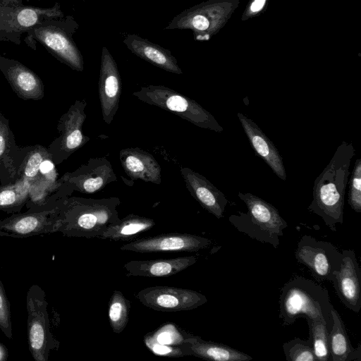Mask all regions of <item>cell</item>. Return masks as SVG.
Here are the masks:
<instances>
[{
    "label": "cell",
    "mask_w": 361,
    "mask_h": 361,
    "mask_svg": "<svg viewBox=\"0 0 361 361\" xmlns=\"http://www.w3.org/2000/svg\"><path fill=\"white\" fill-rule=\"evenodd\" d=\"M51 157L48 149L42 145L29 146L18 171V180L27 183L29 185V192L34 191L39 186L41 164Z\"/></svg>",
    "instance_id": "cell-27"
},
{
    "label": "cell",
    "mask_w": 361,
    "mask_h": 361,
    "mask_svg": "<svg viewBox=\"0 0 361 361\" xmlns=\"http://www.w3.org/2000/svg\"><path fill=\"white\" fill-rule=\"evenodd\" d=\"M0 329L9 339L13 338L10 302L0 280Z\"/></svg>",
    "instance_id": "cell-35"
},
{
    "label": "cell",
    "mask_w": 361,
    "mask_h": 361,
    "mask_svg": "<svg viewBox=\"0 0 361 361\" xmlns=\"http://www.w3.org/2000/svg\"><path fill=\"white\" fill-rule=\"evenodd\" d=\"M188 355L212 361H250L252 357L230 346L207 341L200 337L189 335L188 341L182 344Z\"/></svg>",
    "instance_id": "cell-24"
},
{
    "label": "cell",
    "mask_w": 361,
    "mask_h": 361,
    "mask_svg": "<svg viewBox=\"0 0 361 361\" xmlns=\"http://www.w3.org/2000/svg\"><path fill=\"white\" fill-rule=\"evenodd\" d=\"M8 356L7 348L0 343V361L6 360Z\"/></svg>",
    "instance_id": "cell-37"
},
{
    "label": "cell",
    "mask_w": 361,
    "mask_h": 361,
    "mask_svg": "<svg viewBox=\"0 0 361 361\" xmlns=\"http://www.w3.org/2000/svg\"><path fill=\"white\" fill-rule=\"evenodd\" d=\"M266 0H255L250 7L251 11L253 12L258 11L262 9Z\"/></svg>",
    "instance_id": "cell-36"
},
{
    "label": "cell",
    "mask_w": 361,
    "mask_h": 361,
    "mask_svg": "<svg viewBox=\"0 0 361 361\" xmlns=\"http://www.w3.org/2000/svg\"><path fill=\"white\" fill-rule=\"evenodd\" d=\"M119 158L126 173L132 180L161 183V166L151 154L137 147L126 148L120 151Z\"/></svg>",
    "instance_id": "cell-21"
},
{
    "label": "cell",
    "mask_w": 361,
    "mask_h": 361,
    "mask_svg": "<svg viewBox=\"0 0 361 361\" xmlns=\"http://www.w3.org/2000/svg\"><path fill=\"white\" fill-rule=\"evenodd\" d=\"M180 171L192 197L215 217L222 218L228 203L225 195L199 173L188 167H180Z\"/></svg>",
    "instance_id": "cell-18"
},
{
    "label": "cell",
    "mask_w": 361,
    "mask_h": 361,
    "mask_svg": "<svg viewBox=\"0 0 361 361\" xmlns=\"http://www.w3.org/2000/svg\"><path fill=\"white\" fill-rule=\"evenodd\" d=\"M348 202L352 209L361 213V159L355 160L350 180Z\"/></svg>",
    "instance_id": "cell-33"
},
{
    "label": "cell",
    "mask_w": 361,
    "mask_h": 361,
    "mask_svg": "<svg viewBox=\"0 0 361 361\" xmlns=\"http://www.w3.org/2000/svg\"><path fill=\"white\" fill-rule=\"evenodd\" d=\"M59 3L41 8L25 5L23 0H0V41L21 44V37L44 20L62 18Z\"/></svg>",
    "instance_id": "cell-7"
},
{
    "label": "cell",
    "mask_w": 361,
    "mask_h": 361,
    "mask_svg": "<svg viewBox=\"0 0 361 361\" xmlns=\"http://www.w3.org/2000/svg\"><path fill=\"white\" fill-rule=\"evenodd\" d=\"M130 308V301L122 292L114 290L109 302V319L115 334H121L128 322Z\"/></svg>",
    "instance_id": "cell-29"
},
{
    "label": "cell",
    "mask_w": 361,
    "mask_h": 361,
    "mask_svg": "<svg viewBox=\"0 0 361 361\" xmlns=\"http://www.w3.org/2000/svg\"><path fill=\"white\" fill-rule=\"evenodd\" d=\"M332 326L329 331L330 360L332 361H361V344L354 348L347 335L345 327L339 314L331 310Z\"/></svg>",
    "instance_id": "cell-25"
},
{
    "label": "cell",
    "mask_w": 361,
    "mask_h": 361,
    "mask_svg": "<svg viewBox=\"0 0 361 361\" xmlns=\"http://www.w3.org/2000/svg\"><path fill=\"white\" fill-rule=\"evenodd\" d=\"M136 297L143 305L161 312L192 310L207 302L206 296L199 292L161 286L143 288Z\"/></svg>",
    "instance_id": "cell-12"
},
{
    "label": "cell",
    "mask_w": 361,
    "mask_h": 361,
    "mask_svg": "<svg viewBox=\"0 0 361 361\" xmlns=\"http://www.w3.org/2000/svg\"><path fill=\"white\" fill-rule=\"evenodd\" d=\"M146 346L155 355L170 357L186 356L187 353L183 345H171L155 341L149 334L145 336Z\"/></svg>",
    "instance_id": "cell-34"
},
{
    "label": "cell",
    "mask_w": 361,
    "mask_h": 361,
    "mask_svg": "<svg viewBox=\"0 0 361 361\" xmlns=\"http://www.w3.org/2000/svg\"><path fill=\"white\" fill-rule=\"evenodd\" d=\"M237 116L256 154L279 178L286 180V173L283 158L274 143L252 119L240 112Z\"/></svg>",
    "instance_id": "cell-20"
},
{
    "label": "cell",
    "mask_w": 361,
    "mask_h": 361,
    "mask_svg": "<svg viewBox=\"0 0 361 361\" xmlns=\"http://www.w3.org/2000/svg\"><path fill=\"white\" fill-rule=\"evenodd\" d=\"M314 355L317 361L330 360L329 331L331 329L320 321L307 320Z\"/></svg>",
    "instance_id": "cell-30"
},
{
    "label": "cell",
    "mask_w": 361,
    "mask_h": 361,
    "mask_svg": "<svg viewBox=\"0 0 361 361\" xmlns=\"http://www.w3.org/2000/svg\"><path fill=\"white\" fill-rule=\"evenodd\" d=\"M140 101L172 112L197 127L221 133L214 116L195 100L163 85L141 87L133 92Z\"/></svg>",
    "instance_id": "cell-6"
},
{
    "label": "cell",
    "mask_w": 361,
    "mask_h": 361,
    "mask_svg": "<svg viewBox=\"0 0 361 361\" xmlns=\"http://www.w3.org/2000/svg\"><path fill=\"white\" fill-rule=\"evenodd\" d=\"M0 71L19 98L39 100L44 97L41 78L20 61L0 55Z\"/></svg>",
    "instance_id": "cell-17"
},
{
    "label": "cell",
    "mask_w": 361,
    "mask_h": 361,
    "mask_svg": "<svg viewBox=\"0 0 361 361\" xmlns=\"http://www.w3.org/2000/svg\"><path fill=\"white\" fill-rule=\"evenodd\" d=\"M211 244L212 240L203 236L172 233L137 238L121 246L120 249L138 253L195 252L207 248Z\"/></svg>",
    "instance_id": "cell-13"
},
{
    "label": "cell",
    "mask_w": 361,
    "mask_h": 361,
    "mask_svg": "<svg viewBox=\"0 0 361 361\" xmlns=\"http://www.w3.org/2000/svg\"><path fill=\"white\" fill-rule=\"evenodd\" d=\"M71 190L94 193L108 183L116 180L110 162L106 158L90 159L73 172H67L60 178Z\"/></svg>",
    "instance_id": "cell-14"
},
{
    "label": "cell",
    "mask_w": 361,
    "mask_h": 361,
    "mask_svg": "<svg viewBox=\"0 0 361 361\" xmlns=\"http://www.w3.org/2000/svg\"><path fill=\"white\" fill-rule=\"evenodd\" d=\"M118 198L93 200L67 197L59 202L58 232L68 237L99 238L111 224L118 221Z\"/></svg>",
    "instance_id": "cell-2"
},
{
    "label": "cell",
    "mask_w": 361,
    "mask_h": 361,
    "mask_svg": "<svg viewBox=\"0 0 361 361\" xmlns=\"http://www.w3.org/2000/svg\"><path fill=\"white\" fill-rule=\"evenodd\" d=\"M29 200V185L23 180L0 186V211L18 213Z\"/></svg>",
    "instance_id": "cell-28"
},
{
    "label": "cell",
    "mask_w": 361,
    "mask_h": 361,
    "mask_svg": "<svg viewBox=\"0 0 361 361\" xmlns=\"http://www.w3.org/2000/svg\"><path fill=\"white\" fill-rule=\"evenodd\" d=\"M333 308L327 289L302 276H295L281 288L279 318L284 326L303 317L322 322L331 329Z\"/></svg>",
    "instance_id": "cell-3"
},
{
    "label": "cell",
    "mask_w": 361,
    "mask_h": 361,
    "mask_svg": "<svg viewBox=\"0 0 361 361\" xmlns=\"http://www.w3.org/2000/svg\"><path fill=\"white\" fill-rule=\"evenodd\" d=\"M122 82L117 63L110 51L103 47L99 79V99L103 120L110 124L118 109Z\"/></svg>",
    "instance_id": "cell-16"
},
{
    "label": "cell",
    "mask_w": 361,
    "mask_h": 361,
    "mask_svg": "<svg viewBox=\"0 0 361 361\" xmlns=\"http://www.w3.org/2000/svg\"><path fill=\"white\" fill-rule=\"evenodd\" d=\"M238 197L246 204L247 212L231 214L229 222L240 232L263 243L277 248L287 222L270 203L250 192H238Z\"/></svg>",
    "instance_id": "cell-5"
},
{
    "label": "cell",
    "mask_w": 361,
    "mask_h": 361,
    "mask_svg": "<svg viewBox=\"0 0 361 361\" xmlns=\"http://www.w3.org/2000/svg\"><path fill=\"white\" fill-rule=\"evenodd\" d=\"M198 259L195 255L171 259L131 260L123 265L128 276L169 277L193 265Z\"/></svg>",
    "instance_id": "cell-23"
},
{
    "label": "cell",
    "mask_w": 361,
    "mask_h": 361,
    "mask_svg": "<svg viewBox=\"0 0 361 361\" xmlns=\"http://www.w3.org/2000/svg\"><path fill=\"white\" fill-rule=\"evenodd\" d=\"M152 219L130 214L118 221L109 225L99 235L101 239L130 241L155 226Z\"/></svg>",
    "instance_id": "cell-26"
},
{
    "label": "cell",
    "mask_w": 361,
    "mask_h": 361,
    "mask_svg": "<svg viewBox=\"0 0 361 361\" xmlns=\"http://www.w3.org/2000/svg\"><path fill=\"white\" fill-rule=\"evenodd\" d=\"M150 335L158 343L171 345H180L188 341L190 334L179 329L173 324H167L160 326L154 334Z\"/></svg>",
    "instance_id": "cell-32"
},
{
    "label": "cell",
    "mask_w": 361,
    "mask_h": 361,
    "mask_svg": "<svg viewBox=\"0 0 361 361\" xmlns=\"http://www.w3.org/2000/svg\"><path fill=\"white\" fill-rule=\"evenodd\" d=\"M86 106L85 99L76 100L59 118L56 128L59 135L47 148L55 164L66 160L90 140L82 133V125L87 118Z\"/></svg>",
    "instance_id": "cell-9"
},
{
    "label": "cell",
    "mask_w": 361,
    "mask_h": 361,
    "mask_svg": "<svg viewBox=\"0 0 361 361\" xmlns=\"http://www.w3.org/2000/svg\"><path fill=\"white\" fill-rule=\"evenodd\" d=\"M287 361H317L311 339L295 338L282 345Z\"/></svg>",
    "instance_id": "cell-31"
},
{
    "label": "cell",
    "mask_w": 361,
    "mask_h": 361,
    "mask_svg": "<svg viewBox=\"0 0 361 361\" xmlns=\"http://www.w3.org/2000/svg\"><path fill=\"white\" fill-rule=\"evenodd\" d=\"M354 155L353 144L343 141L314 183L308 210L320 216L332 231H336V224H343L345 189Z\"/></svg>",
    "instance_id": "cell-1"
},
{
    "label": "cell",
    "mask_w": 361,
    "mask_h": 361,
    "mask_svg": "<svg viewBox=\"0 0 361 361\" xmlns=\"http://www.w3.org/2000/svg\"><path fill=\"white\" fill-rule=\"evenodd\" d=\"M28 147L17 145L8 119L0 112V186L18 180V171Z\"/></svg>",
    "instance_id": "cell-19"
},
{
    "label": "cell",
    "mask_w": 361,
    "mask_h": 361,
    "mask_svg": "<svg viewBox=\"0 0 361 361\" xmlns=\"http://www.w3.org/2000/svg\"><path fill=\"white\" fill-rule=\"evenodd\" d=\"M295 256L298 262L309 269L316 280L331 282L335 272L340 269L343 255L330 242L305 235L298 243Z\"/></svg>",
    "instance_id": "cell-10"
},
{
    "label": "cell",
    "mask_w": 361,
    "mask_h": 361,
    "mask_svg": "<svg viewBox=\"0 0 361 361\" xmlns=\"http://www.w3.org/2000/svg\"><path fill=\"white\" fill-rule=\"evenodd\" d=\"M45 292L34 284L26 296L27 312V341L30 352L36 361H47L52 350L58 349L59 342L50 331Z\"/></svg>",
    "instance_id": "cell-8"
},
{
    "label": "cell",
    "mask_w": 361,
    "mask_h": 361,
    "mask_svg": "<svg viewBox=\"0 0 361 361\" xmlns=\"http://www.w3.org/2000/svg\"><path fill=\"white\" fill-rule=\"evenodd\" d=\"M59 215V203L52 208L12 214L0 221V236L27 238L58 232Z\"/></svg>",
    "instance_id": "cell-11"
},
{
    "label": "cell",
    "mask_w": 361,
    "mask_h": 361,
    "mask_svg": "<svg viewBox=\"0 0 361 361\" xmlns=\"http://www.w3.org/2000/svg\"><path fill=\"white\" fill-rule=\"evenodd\" d=\"M78 27V23L72 16L47 19L27 30L24 41L35 50L37 49L36 42H39L60 62L82 72L83 57L73 38Z\"/></svg>",
    "instance_id": "cell-4"
},
{
    "label": "cell",
    "mask_w": 361,
    "mask_h": 361,
    "mask_svg": "<svg viewBox=\"0 0 361 361\" xmlns=\"http://www.w3.org/2000/svg\"><path fill=\"white\" fill-rule=\"evenodd\" d=\"M342 262L331 281L341 302L354 312L361 309V270L354 250H342Z\"/></svg>",
    "instance_id": "cell-15"
},
{
    "label": "cell",
    "mask_w": 361,
    "mask_h": 361,
    "mask_svg": "<svg viewBox=\"0 0 361 361\" xmlns=\"http://www.w3.org/2000/svg\"><path fill=\"white\" fill-rule=\"evenodd\" d=\"M123 42L133 54L151 64L172 73H183L170 50L135 34L127 35Z\"/></svg>",
    "instance_id": "cell-22"
}]
</instances>
